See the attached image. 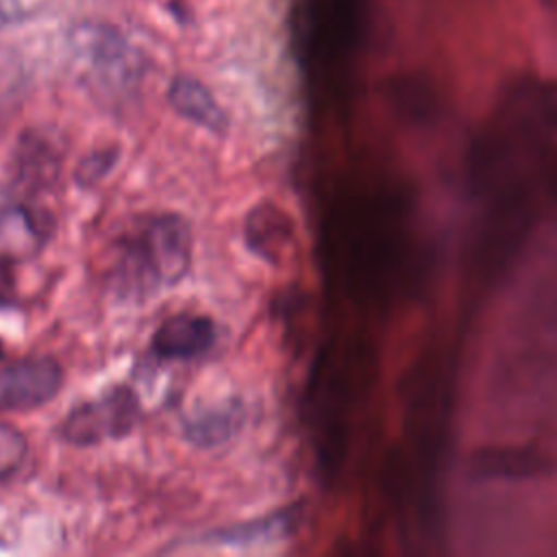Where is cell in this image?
<instances>
[{
	"label": "cell",
	"mask_w": 557,
	"mask_h": 557,
	"mask_svg": "<svg viewBox=\"0 0 557 557\" xmlns=\"http://www.w3.org/2000/svg\"><path fill=\"white\" fill-rule=\"evenodd\" d=\"M191 265V228L178 213H146L113 244L111 287L124 300H148L178 285Z\"/></svg>",
	"instance_id": "obj_1"
},
{
	"label": "cell",
	"mask_w": 557,
	"mask_h": 557,
	"mask_svg": "<svg viewBox=\"0 0 557 557\" xmlns=\"http://www.w3.org/2000/svg\"><path fill=\"white\" fill-rule=\"evenodd\" d=\"M139 422V398L126 385H115L94 400L74 407L59 426L61 440L72 446H94L126 437Z\"/></svg>",
	"instance_id": "obj_2"
},
{
	"label": "cell",
	"mask_w": 557,
	"mask_h": 557,
	"mask_svg": "<svg viewBox=\"0 0 557 557\" xmlns=\"http://www.w3.org/2000/svg\"><path fill=\"white\" fill-rule=\"evenodd\" d=\"M63 387V368L52 357L17 359L0 368V413L30 411Z\"/></svg>",
	"instance_id": "obj_3"
},
{
	"label": "cell",
	"mask_w": 557,
	"mask_h": 557,
	"mask_svg": "<svg viewBox=\"0 0 557 557\" xmlns=\"http://www.w3.org/2000/svg\"><path fill=\"white\" fill-rule=\"evenodd\" d=\"M300 516H302V505L292 503L283 509L270 511L255 520L205 531V533L187 540V544L189 546H196V544L226 546V548H248V546L274 544V542L287 540L298 529Z\"/></svg>",
	"instance_id": "obj_4"
},
{
	"label": "cell",
	"mask_w": 557,
	"mask_h": 557,
	"mask_svg": "<svg viewBox=\"0 0 557 557\" xmlns=\"http://www.w3.org/2000/svg\"><path fill=\"white\" fill-rule=\"evenodd\" d=\"M46 242L44 224L13 191L0 187V263L35 257Z\"/></svg>",
	"instance_id": "obj_5"
},
{
	"label": "cell",
	"mask_w": 557,
	"mask_h": 557,
	"mask_svg": "<svg viewBox=\"0 0 557 557\" xmlns=\"http://www.w3.org/2000/svg\"><path fill=\"white\" fill-rule=\"evenodd\" d=\"M218 337L211 318L198 313H178L159 324L150 339V348L159 359H194L207 352Z\"/></svg>",
	"instance_id": "obj_6"
},
{
	"label": "cell",
	"mask_w": 557,
	"mask_h": 557,
	"mask_svg": "<svg viewBox=\"0 0 557 557\" xmlns=\"http://www.w3.org/2000/svg\"><path fill=\"white\" fill-rule=\"evenodd\" d=\"M244 237L259 259L278 265L294 246V222L274 202H259L244 220Z\"/></svg>",
	"instance_id": "obj_7"
},
{
	"label": "cell",
	"mask_w": 557,
	"mask_h": 557,
	"mask_svg": "<svg viewBox=\"0 0 557 557\" xmlns=\"http://www.w3.org/2000/svg\"><path fill=\"white\" fill-rule=\"evenodd\" d=\"M168 100L172 109L187 122L215 135L226 133L228 120L224 109L213 98L209 87L202 85L198 78L185 74L174 76L168 87Z\"/></svg>",
	"instance_id": "obj_8"
},
{
	"label": "cell",
	"mask_w": 557,
	"mask_h": 557,
	"mask_svg": "<svg viewBox=\"0 0 557 557\" xmlns=\"http://www.w3.org/2000/svg\"><path fill=\"white\" fill-rule=\"evenodd\" d=\"M542 472H550V461L520 446L483 448L468 459V474L474 479H527Z\"/></svg>",
	"instance_id": "obj_9"
},
{
	"label": "cell",
	"mask_w": 557,
	"mask_h": 557,
	"mask_svg": "<svg viewBox=\"0 0 557 557\" xmlns=\"http://www.w3.org/2000/svg\"><path fill=\"white\" fill-rule=\"evenodd\" d=\"M242 426L244 405L239 400H222L185 418L183 433L194 446L213 448L235 437Z\"/></svg>",
	"instance_id": "obj_10"
},
{
	"label": "cell",
	"mask_w": 557,
	"mask_h": 557,
	"mask_svg": "<svg viewBox=\"0 0 557 557\" xmlns=\"http://www.w3.org/2000/svg\"><path fill=\"white\" fill-rule=\"evenodd\" d=\"M28 444L22 431L0 422V483L11 479L26 461Z\"/></svg>",
	"instance_id": "obj_11"
},
{
	"label": "cell",
	"mask_w": 557,
	"mask_h": 557,
	"mask_svg": "<svg viewBox=\"0 0 557 557\" xmlns=\"http://www.w3.org/2000/svg\"><path fill=\"white\" fill-rule=\"evenodd\" d=\"M30 7V0H0V26L22 20L24 15H28Z\"/></svg>",
	"instance_id": "obj_12"
},
{
	"label": "cell",
	"mask_w": 557,
	"mask_h": 557,
	"mask_svg": "<svg viewBox=\"0 0 557 557\" xmlns=\"http://www.w3.org/2000/svg\"><path fill=\"white\" fill-rule=\"evenodd\" d=\"M113 163H115V154H113V152L94 154V157H89V159L85 161V176L98 178V176H102Z\"/></svg>",
	"instance_id": "obj_13"
},
{
	"label": "cell",
	"mask_w": 557,
	"mask_h": 557,
	"mask_svg": "<svg viewBox=\"0 0 557 557\" xmlns=\"http://www.w3.org/2000/svg\"><path fill=\"white\" fill-rule=\"evenodd\" d=\"M2 357H4V350H2V344H0V361H2Z\"/></svg>",
	"instance_id": "obj_14"
}]
</instances>
